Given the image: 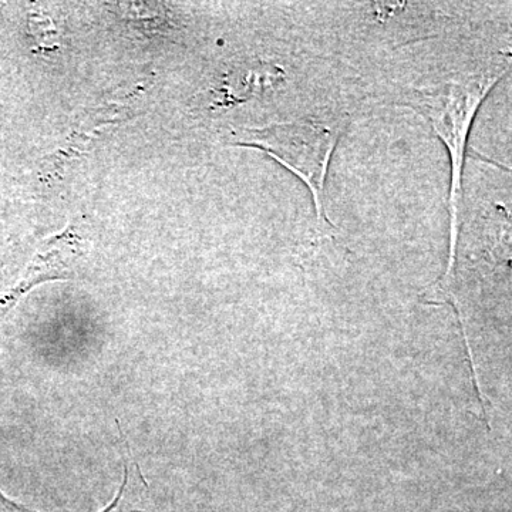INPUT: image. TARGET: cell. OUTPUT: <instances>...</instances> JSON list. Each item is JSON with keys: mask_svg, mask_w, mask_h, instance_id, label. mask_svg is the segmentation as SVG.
<instances>
[{"mask_svg": "<svg viewBox=\"0 0 512 512\" xmlns=\"http://www.w3.org/2000/svg\"><path fill=\"white\" fill-rule=\"evenodd\" d=\"M510 69V63L493 60L451 79L412 89L404 96L403 106L417 111L433 127L447 147L451 163L450 197V272L456 261V248L463 205V171L467 141L477 111L488 94Z\"/></svg>", "mask_w": 512, "mask_h": 512, "instance_id": "6da1fadb", "label": "cell"}, {"mask_svg": "<svg viewBox=\"0 0 512 512\" xmlns=\"http://www.w3.org/2000/svg\"><path fill=\"white\" fill-rule=\"evenodd\" d=\"M348 120H306L256 131L241 146L259 148L301 178L311 191L318 221L332 227L325 211V184L339 138Z\"/></svg>", "mask_w": 512, "mask_h": 512, "instance_id": "7a4b0ae2", "label": "cell"}, {"mask_svg": "<svg viewBox=\"0 0 512 512\" xmlns=\"http://www.w3.org/2000/svg\"><path fill=\"white\" fill-rule=\"evenodd\" d=\"M84 248L86 244L82 234L73 227L50 239L45 251L37 256L29 271L26 272L23 281L9 293V296H6L3 303L13 305L23 293L28 292L40 282L72 278L76 274L79 262L86 254Z\"/></svg>", "mask_w": 512, "mask_h": 512, "instance_id": "3957f363", "label": "cell"}, {"mask_svg": "<svg viewBox=\"0 0 512 512\" xmlns=\"http://www.w3.org/2000/svg\"><path fill=\"white\" fill-rule=\"evenodd\" d=\"M487 234L490 255L512 268V211L495 207L487 221Z\"/></svg>", "mask_w": 512, "mask_h": 512, "instance_id": "277c9868", "label": "cell"}, {"mask_svg": "<svg viewBox=\"0 0 512 512\" xmlns=\"http://www.w3.org/2000/svg\"><path fill=\"white\" fill-rule=\"evenodd\" d=\"M128 470L126 468V477H124L123 485H121L119 494H117L116 500L113 501L103 512H147L143 510H137L134 508L133 503L130 501L131 493L128 488ZM0 512H36L28 510L23 505L16 504L15 501L9 500L5 494L0 491Z\"/></svg>", "mask_w": 512, "mask_h": 512, "instance_id": "5b68a950", "label": "cell"}]
</instances>
